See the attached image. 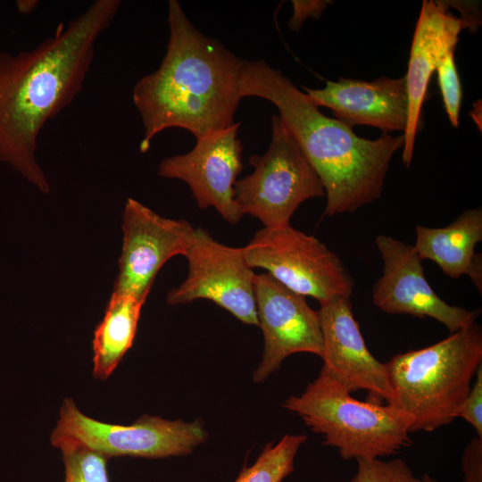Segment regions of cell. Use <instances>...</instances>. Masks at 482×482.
<instances>
[{
	"mask_svg": "<svg viewBox=\"0 0 482 482\" xmlns=\"http://www.w3.org/2000/svg\"><path fill=\"white\" fill-rule=\"evenodd\" d=\"M120 6L96 0L32 50L0 52V162L43 193L50 187L36 159L39 134L81 92L96 43Z\"/></svg>",
	"mask_w": 482,
	"mask_h": 482,
	"instance_id": "6da1fadb",
	"label": "cell"
},
{
	"mask_svg": "<svg viewBox=\"0 0 482 482\" xmlns=\"http://www.w3.org/2000/svg\"><path fill=\"white\" fill-rule=\"evenodd\" d=\"M170 36L158 69L134 87L146 152L153 138L181 128L195 138L233 125L239 102L243 60L200 32L177 0L168 3Z\"/></svg>",
	"mask_w": 482,
	"mask_h": 482,
	"instance_id": "7a4b0ae2",
	"label": "cell"
},
{
	"mask_svg": "<svg viewBox=\"0 0 482 482\" xmlns=\"http://www.w3.org/2000/svg\"><path fill=\"white\" fill-rule=\"evenodd\" d=\"M241 97L271 102L316 170L325 189L328 216L353 212L381 195L389 164L403 136L371 140L324 115L295 84L264 60L243 61Z\"/></svg>",
	"mask_w": 482,
	"mask_h": 482,
	"instance_id": "3957f363",
	"label": "cell"
},
{
	"mask_svg": "<svg viewBox=\"0 0 482 482\" xmlns=\"http://www.w3.org/2000/svg\"><path fill=\"white\" fill-rule=\"evenodd\" d=\"M482 365V329L475 321L446 338L395 355L386 363L392 400L409 431H433L458 418Z\"/></svg>",
	"mask_w": 482,
	"mask_h": 482,
	"instance_id": "277c9868",
	"label": "cell"
},
{
	"mask_svg": "<svg viewBox=\"0 0 482 482\" xmlns=\"http://www.w3.org/2000/svg\"><path fill=\"white\" fill-rule=\"evenodd\" d=\"M283 407L301 417L345 460L379 459L411 445L410 420L401 411L355 399L322 370L300 395L286 399Z\"/></svg>",
	"mask_w": 482,
	"mask_h": 482,
	"instance_id": "5b68a950",
	"label": "cell"
},
{
	"mask_svg": "<svg viewBox=\"0 0 482 482\" xmlns=\"http://www.w3.org/2000/svg\"><path fill=\"white\" fill-rule=\"evenodd\" d=\"M253 171L237 180L235 199L243 214L257 218L264 228L290 226L305 200L325 195L316 170L278 115L271 117V141L262 155H252Z\"/></svg>",
	"mask_w": 482,
	"mask_h": 482,
	"instance_id": "8992f818",
	"label": "cell"
},
{
	"mask_svg": "<svg viewBox=\"0 0 482 482\" xmlns=\"http://www.w3.org/2000/svg\"><path fill=\"white\" fill-rule=\"evenodd\" d=\"M206 437L200 420L186 422L143 415L131 425L107 424L87 417L67 398L60 409L51 443L61 451L83 447L107 458H165L189 454Z\"/></svg>",
	"mask_w": 482,
	"mask_h": 482,
	"instance_id": "52a82bcc",
	"label": "cell"
},
{
	"mask_svg": "<svg viewBox=\"0 0 482 482\" xmlns=\"http://www.w3.org/2000/svg\"><path fill=\"white\" fill-rule=\"evenodd\" d=\"M247 264L262 268L290 290L323 304L351 297L353 280L339 257L291 226L263 228L243 247Z\"/></svg>",
	"mask_w": 482,
	"mask_h": 482,
	"instance_id": "ba28073f",
	"label": "cell"
},
{
	"mask_svg": "<svg viewBox=\"0 0 482 482\" xmlns=\"http://www.w3.org/2000/svg\"><path fill=\"white\" fill-rule=\"evenodd\" d=\"M184 256L188 262L187 278L167 295L170 305L208 299L240 321L259 325L254 277L242 247L214 240L202 228L195 229Z\"/></svg>",
	"mask_w": 482,
	"mask_h": 482,
	"instance_id": "9c48e42d",
	"label": "cell"
},
{
	"mask_svg": "<svg viewBox=\"0 0 482 482\" xmlns=\"http://www.w3.org/2000/svg\"><path fill=\"white\" fill-rule=\"evenodd\" d=\"M239 125L234 123L196 138L190 152L163 159L158 170L162 178L186 182L200 209L214 207L231 224L244 216L234 190L243 170Z\"/></svg>",
	"mask_w": 482,
	"mask_h": 482,
	"instance_id": "30bf717a",
	"label": "cell"
},
{
	"mask_svg": "<svg viewBox=\"0 0 482 482\" xmlns=\"http://www.w3.org/2000/svg\"><path fill=\"white\" fill-rule=\"evenodd\" d=\"M254 295L258 322L264 337L262 360L254 382L264 381L282 362L295 353L323 355L324 343L318 311L270 273L255 274Z\"/></svg>",
	"mask_w": 482,
	"mask_h": 482,
	"instance_id": "8fae6325",
	"label": "cell"
},
{
	"mask_svg": "<svg viewBox=\"0 0 482 482\" xmlns=\"http://www.w3.org/2000/svg\"><path fill=\"white\" fill-rule=\"evenodd\" d=\"M375 243L384 263L383 274L372 288L375 306L390 314L432 318L450 333L476 321L480 310L451 305L436 294L413 245L385 235L378 236Z\"/></svg>",
	"mask_w": 482,
	"mask_h": 482,
	"instance_id": "7c38bea8",
	"label": "cell"
},
{
	"mask_svg": "<svg viewBox=\"0 0 482 482\" xmlns=\"http://www.w3.org/2000/svg\"><path fill=\"white\" fill-rule=\"evenodd\" d=\"M194 228L160 216L129 198L123 212V245L113 292L146 299L155 276L171 257L184 255Z\"/></svg>",
	"mask_w": 482,
	"mask_h": 482,
	"instance_id": "4fadbf2b",
	"label": "cell"
},
{
	"mask_svg": "<svg viewBox=\"0 0 482 482\" xmlns=\"http://www.w3.org/2000/svg\"><path fill=\"white\" fill-rule=\"evenodd\" d=\"M318 312L324 343L321 370L350 394L364 390L367 401L388 404L392 390L386 363L369 351L350 297H335L320 304Z\"/></svg>",
	"mask_w": 482,
	"mask_h": 482,
	"instance_id": "5bb4252c",
	"label": "cell"
},
{
	"mask_svg": "<svg viewBox=\"0 0 482 482\" xmlns=\"http://www.w3.org/2000/svg\"><path fill=\"white\" fill-rule=\"evenodd\" d=\"M308 98L318 107L329 108L337 120L350 128L367 125L385 133L404 131L408 118L405 77H380L373 81L340 78L327 80L325 87H303Z\"/></svg>",
	"mask_w": 482,
	"mask_h": 482,
	"instance_id": "9a60e30c",
	"label": "cell"
},
{
	"mask_svg": "<svg viewBox=\"0 0 482 482\" xmlns=\"http://www.w3.org/2000/svg\"><path fill=\"white\" fill-rule=\"evenodd\" d=\"M462 25L459 18L443 9L437 1L424 0L416 23L405 77L408 118L403 131L402 159L409 167L413 155L417 132L422 118V106L431 76L441 58L455 49Z\"/></svg>",
	"mask_w": 482,
	"mask_h": 482,
	"instance_id": "2e32d148",
	"label": "cell"
},
{
	"mask_svg": "<svg viewBox=\"0 0 482 482\" xmlns=\"http://www.w3.org/2000/svg\"><path fill=\"white\" fill-rule=\"evenodd\" d=\"M413 245L420 260L436 263L444 274L458 278L468 275L482 292L481 254L475 246L482 240V210L468 209L443 228L418 225Z\"/></svg>",
	"mask_w": 482,
	"mask_h": 482,
	"instance_id": "e0dca14e",
	"label": "cell"
},
{
	"mask_svg": "<svg viewBox=\"0 0 482 482\" xmlns=\"http://www.w3.org/2000/svg\"><path fill=\"white\" fill-rule=\"evenodd\" d=\"M145 300L112 292L93 340V374L106 379L131 347Z\"/></svg>",
	"mask_w": 482,
	"mask_h": 482,
	"instance_id": "ac0fdd59",
	"label": "cell"
},
{
	"mask_svg": "<svg viewBox=\"0 0 482 482\" xmlns=\"http://www.w3.org/2000/svg\"><path fill=\"white\" fill-rule=\"evenodd\" d=\"M305 435H285L273 445L269 443L255 462L245 467L235 482H281L294 471V461Z\"/></svg>",
	"mask_w": 482,
	"mask_h": 482,
	"instance_id": "d6986e66",
	"label": "cell"
},
{
	"mask_svg": "<svg viewBox=\"0 0 482 482\" xmlns=\"http://www.w3.org/2000/svg\"><path fill=\"white\" fill-rule=\"evenodd\" d=\"M62 453L64 482H109L104 455L83 447L67 448Z\"/></svg>",
	"mask_w": 482,
	"mask_h": 482,
	"instance_id": "ffe728a7",
	"label": "cell"
},
{
	"mask_svg": "<svg viewBox=\"0 0 482 482\" xmlns=\"http://www.w3.org/2000/svg\"><path fill=\"white\" fill-rule=\"evenodd\" d=\"M358 468L351 482H423L402 459L357 460Z\"/></svg>",
	"mask_w": 482,
	"mask_h": 482,
	"instance_id": "44dd1931",
	"label": "cell"
},
{
	"mask_svg": "<svg viewBox=\"0 0 482 482\" xmlns=\"http://www.w3.org/2000/svg\"><path fill=\"white\" fill-rule=\"evenodd\" d=\"M455 49L449 50L441 58L437 67V79L444 106L451 124L459 126V114L461 103V85L454 62Z\"/></svg>",
	"mask_w": 482,
	"mask_h": 482,
	"instance_id": "7402d4cb",
	"label": "cell"
},
{
	"mask_svg": "<svg viewBox=\"0 0 482 482\" xmlns=\"http://www.w3.org/2000/svg\"><path fill=\"white\" fill-rule=\"evenodd\" d=\"M475 376L476 381L458 417L470 423L475 428L477 436L482 438V365L478 367Z\"/></svg>",
	"mask_w": 482,
	"mask_h": 482,
	"instance_id": "603a6c76",
	"label": "cell"
},
{
	"mask_svg": "<svg viewBox=\"0 0 482 482\" xmlns=\"http://www.w3.org/2000/svg\"><path fill=\"white\" fill-rule=\"evenodd\" d=\"M461 470V482H482V438L476 436L465 446Z\"/></svg>",
	"mask_w": 482,
	"mask_h": 482,
	"instance_id": "cb8c5ba5",
	"label": "cell"
},
{
	"mask_svg": "<svg viewBox=\"0 0 482 482\" xmlns=\"http://www.w3.org/2000/svg\"><path fill=\"white\" fill-rule=\"evenodd\" d=\"M330 3L333 2L328 0H293V15L289 21V28L292 30H299L307 18H319Z\"/></svg>",
	"mask_w": 482,
	"mask_h": 482,
	"instance_id": "d4e9b609",
	"label": "cell"
},
{
	"mask_svg": "<svg viewBox=\"0 0 482 482\" xmlns=\"http://www.w3.org/2000/svg\"><path fill=\"white\" fill-rule=\"evenodd\" d=\"M446 6H453L461 12L460 21L463 28H469L474 31L480 24V9H478V2L473 1H441Z\"/></svg>",
	"mask_w": 482,
	"mask_h": 482,
	"instance_id": "484cf974",
	"label": "cell"
},
{
	"mask_svg": "<svg viewBox=\"0 0 482 482\" xmlns=\"http://www.w3.org/2000/svg\"><path fill=\"white\" fill-rule=\"evenodd\" d=\"M37 3H38L37 1H34V0L18 1L17 2L18 12L24 14L29 13L37 7Z\"/></svg>",
	"mask_w": 482,
	"mask_h": 482,
	"instance_id": "4316f807",
	"label": "cell"
},
{
	"mask_svg": "<svg viewBox=\"0 0 482 482\" xmlns=\"http://www.w3.org/2000/svg\"><path fill=\"white\" fill-rule=\"evenodd\" d=\"M422 481L423 482H439L437 479L432 478L430 475L428 474H424L422 477Z\"/></svg>",
	"mask_w": 482,
	"mask_h": 482,
	"instance_id": "83f0119b",
	"label": "cell"
}]
</instances>
